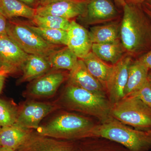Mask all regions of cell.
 Masks as SVG:
<instances>
[{
  "instance_id": "1",
  "label": "cell",
  "mask_w": 151,
  "mask_h": 151,
  "mask_svg": "<svg viewBox=\"0 0 151 151\" xmlns=\"http://www.w3.org/2000/svg\"><path fill=\"white\" fill-rule=\"evenodd\" d=\"M120 39L126 53L136 59L151 49V19L142 4H127L123 7Z\"/></svg>"
},
{
  "instance_id": "2",
  "label": "cell",
  "mask_w": 151,
  "mask_h": 151,
  "mask_svg": "<svg viewBox=\"0 0 151 151\" xmlns=\"http://www.w3.org/2000/svg\"><path fill=\"white\" fill-rule=\"evenodd\" d=\"M63 102L70 110L93 116L104 124L113 119L112 105L107 97L97 95L68 82L63 95Z\"/></svg>"
},
{
  "instance_id": "3",
  "label": "cell",
  "mask_w": 151,
  "mask_h": 151,
  "mask_svg": "<svg viewBox=\"0 0 151 151\" xmlns=\"http://www.w3.org/2000/svg\"><path fill=\"white\" fill-rule=\"evenodd\" d=\"M97 124L87 117L74 113L58 115L46 125L39 127V134L64 140L78 141L91 137Z\"/></svg>"
},
{
  "instance_id": "4",
  "label": "cell",
  "mask_w": 151,
  "mask_h": 151,
  "mask_svg": "<svg viewBox=\"0 0 151 151\" xmlns=\"http://www.w3.org/2000/svg\"><path fill=\"white\" fill-rule=\"evenodd\" d=\"M92 137L108 139L124 146L129 151H149L151 149V133L133 129L113 119L97 124Z\"/></svg>"
},
{
  "instance_id": "5",
  "label": "cell",
  "mask_w": 151,
  "mask_h": 151,
  "mask_svg": "<svg viewBox=\"0 0 151 151\" xmlns=\"http://www.w3.org/2000/svg\"><path fill=\"white\" fill-rule=\"evenodd\" d=\"M111 116L136 129L151 130V108L137 97L128 96L113 104Z\"/></svg>"
},
{
  "instance_id": "6",
  "label": "cell",
  "mask_w": 151,
  "mask_h": 151,
  "mask_svg": "<svg viewBox=\"0 0 151 151\" xmlns=\"http://www.w3.org/2000/svg\"><path fill=\"white\" fill-rule=\"evenodd\" d=\"M7 35L17 45L29 55L48 58L61 46L54 45L45 40L31 29L23 22L9 20Z\"/></svg>"
},
{
  "instance_id": "7",
  "label": "cell",
  "mask_w": 151,
  "mask_h": 151,
  "mask_svg": "<svg viewBox=\"0 0 151 151\" xmlns=\"http://www.w3.org/2000/svg\"><path fill=\"white\" fill-rule=\"evenodd\" d=\"M132 61V57L127 53L113 65V71L105 87L107 97L112 105L125 97L124 90L128 80L129 67Z\"/></svg>"
},
{
  "instance_id": "8",
  "label": "cell",
  "mask_w": 151,
  "mask_h": 151,
  "mask_svg": "<svg viewBox=\"0 0 151 151\" xmlns=\"http://www.w3.org/2000/svg\"><path fill=\"white\" fill-rule=\"evenodd\" d=\"M29 54L7 35L0 36V68L8 74L21 71Z\"/></svg>"
},
{
  "instance_id": "9",
  "label": "cell",
  "mask_w": 151,
  "mask_h": 151,
  "mask_svg": "<svg viewBox=\"0 0 151 151\" xmlns=\"http://www.w3.org/2000/svg\"><path fill=\"white\" fill-rule=\"evenodd\" d=\"M119 15L112 0H89L85 13L77 18L83 24L92 25L114 21Z\"/></svg>"
},
{
  "instance_id": "10",
  "label": "cell",
  "mask_w": 151,
  "mask_h": 151,
  "mask_svg": "<svg viewBox=\"0 0 151 151\" xmlns=\"http://www.w3.org/2000/svg\"><path fill=\"white\" fill-rule=\"evenodd\" d=\"M18 151H79L78 141L58 139L32 132Z\"/></svg>"
},
{
  "instance_id": "11",
  "label": "cell",
  "mask_w": 151,
  "mask_h": 151,
  "mask_svg": "<svg viewBox=\"0 0 151 151\" xmlns=\"http://www.w3.org/2000/svg\"><path fill=\"white\" fill-rule=\"evenodd\" d=\"M89 0H56L36 9V14L52 15L72 20L81 16L86 11Z\"/></svg>"
},
{
  "instance_id": "12",
  "label": "cell",
  "mask_w": 151,
  "mask_h": 151,
  "mask_svg": "<svg viewBox=\"0 0 151 151\" xmlns=\"http://www.w3.org/2000/svg\"><path fill=\"white\" fill-rule=\"evenodd\" d=\"M58 107L50 103L30 102L18 111L16 125L25 129H37L42 120Z\"/></svg>"
},
{
  "instance_id": "13",
  "label": "cell",
  "mask_w": 151,
  "mask_h": 151,
  "mask_svg": "<svg viewBox=\"0 0 151 151\" xmlns=\"http://www.w3.org/2000/svg\"><path fill=\"white\" fill-rule=\"evenodd\" d=\"M67 31L68 47L78 59H82L92 51V43L89 31L75 20L70 21Z\"/></svg>"
},
{
  "instance_id": "14",
  "label": "cell",
  "mask_w": 151,
  "mask_h": 151,
  "mask_svg": "<svg viewBox=\"0 0 151 151\" xmlns=\"http://www.w3.org/2000/svg\"><path fill=\"white\" fill-rule=\"evenodd\" d=\"M68 74L60 70L52 69L34 80L29 89L30 94L36 97H50L55 94L59 86L68 78Z\"/></svg>"
},
{
  "instance_id": "15",
  "label": "cell",
  "mask_w": 151,
  "mask_h": 151,
  "mask_svg": "<svg viewBox=\"0 0 151 151\" xmlns=\"http://www.w3.org/2000/svg\"><path fill=\"white\" fill-rule=\"evenodd\" d=\"M68 82L97 95L107 97L106 90L102 84L88 71L83 60L78 62L68 74Z\"/></svg>"
},
{
  "instance_id": "16",
  "label": "cell",
  "mask_w": 151,
  "mask_h": 151,
  "mask_svg": "<svg viewBox=\"0 0 151 151\" xmlns=\"http://www.w3.org/2000/svg\"><path fill=\"white\" fill-rule=\"evenodd\" d=\"M52 70L48 58L35 55H29L22 71V75L19 83L34 81Z\"/></svg>"
},
{
  "instance_id": "17",
  "label": "cell",
  "mask_w": 151,
  "mask_h": 151,
  "mask_svg": "<svg viewBox=\"0 0 151 151\" xmlns=\"http://www.w3.org/2000/svg\"><path fill=\"white\" fill-rule=\"evenodd\" d=\"M32 132L15 124L3 127L0 131V147L17 150Z\"/></svg>"
},
{
  "instance_id": "18",
  "label": "cell",
  "mask_w": 151,
  "mask_h": 151,
  "mask_svg": "<svg viewBox=\"0 0 151 151\" xmlns=\"http://www.w3.org/2000/svg\"><path fill=\"white\" fill-rule=\"evenodd\" d=\"M150 69L137 58L131 63L129 68L128 80L124 90L125 97L142 88L148 80Z\"/></svg>"
},
{
  "instance_id": "19",
  "label": "cell",
  "mask_w": 151,
  "mask_h": 151,
  "mask_svg": "<svg viewBox=\"0 0 151 151\" xmlns=\"http://www.w3.org/2000/svg\"><path fill=\"white\" fill-rule=\"evenodd\" d=\"M92 51L105 61L115 65L125 55L126 50L121 40L105 43H93Z\"/></svg>"
},
{
  "instance_id": "20",
  "label": "cell",
  "mask_w": 151,
  "mask_h": 151,
  "mask_svg": "<svg viewBox=\"0 0 151 151\" xmlns=\"http://www.w3.org/2000/svg\"><path fill=\"white\" fill-rule=\"evenodd\" d=\"M121 23L118 21L90 28L89 35L92 43L113 42L120 39Z\"/></svg>"
},
{
  "instance_id": "21",
  "label": "cell",
  "mask_w": 151,
  "mask_h": 151,
  "mask_svg": "<svg viewBox=\"0 0 151 151\" xmlns=\"http://www.w3.org/2000/svg\"><path fill=\"white\" fill-rule=\"evenodd\" d=\"M81 60L89 73L102 84L105 89L106 83L113 71V65L107 64L92 51Z\"/></svg>"
},
{
  "instance_id": "22",
  "label": "cell",
  "mask_w": 151,
  "mask_h": 151,
  "mask_svg": "<svg viewBox=\"0 0 151 151\" xmlns=\"http://www.w3.org/2000/svg\"><path fill=\"white\" fill-rule=\"evenodd\" d=\"M0 13L8 20L18 17L32 20L36 14V9L18 0H0Z\"/></svg>"
},
{
  "instance_id": "23",
  "label": "cell",
  "mask_w": 151,
  "mask_h": 151,
  "mask_svg": "<svg viewBox=\"0 0 151 151\" xmlns=\"http://www.w3.org/2000/svg\"><path fill=\"white\" fill-rule=\"evenodd\" d=\"M78 142L79 151H129L118 143L100 137L85 138Z\"/></svg>"
},
{
  "instance_id": "24",
  "label": "cell",
  "mask_w": 151,
  "mask_h": 151,
  "mask_svg": "<svg viewBox=\"0 0 151 151\" xmlns=\"http://www.w3.org/2000/svg\"><path fill=\"white\" fill-rule=\"evenodd\" d=\"M52 70H68L70 71L78 62L77 56L67 46L55 50L48 57Z\"/></svg>"
},
{
  "instance_id": "25",
  "label": "cell",
  "mask_w": 151,
  "mask_h": 151,
  "mask_svg": "<svg viewBox=\"0 0 151 151\" xmlns=\"http://www.w3.org/2000/svg\"><path fill=\"white\" fill-rule=\"evenodd\" d=\"M25 23L28 27L49 43L58 46H67V31L45 28Z\"/></svg>"
},
{
  "instance_id": "26",
  "label": "cell",
  "mask_w": 151,
  "mask_h": 151,
  "mask_svg": "<svg viewBox=\"0 0 151 151\" xmlns=\"http://www.w3.org/2000/svg\"><path fill=\"white\" fill-rule=\"evenodd\" d=\"M32 22L36 26L67 31L70 26L71 20L55 16H40L35 14Z\"/></svg>"
},
{
  "instance_id": "27",
  "label": "cell",
  "mask_w": 151,
  "mask_h": 151,
  "mask_svg": "<svg viewBox=\"0 0 151 151\" xmlns=\"http://www.w3.org/2000/svg\"><path fill=\"white\" fill-rule=\"evenodd\" d=\"M18 111L12 105L0 99V127H9L15 124Z\"/></svg>"
},
{
  "instance_id": "28",
  "label": "cell",
  "mask_w": 151,
  "mask_h": 151,
  "mask_svg": "<svg viewBox=\"0 0 151 151\" xmlns=\"http://www.w3.org/2000/svg\"><path fill=\"white\" fill-rule=\"evenodd\" d=\"M129 96H133L139 98L145 103L146 105L151 108V82L148 79L145 84H144L142 88Z\"/></svg>"
},
{
  "instance_id": "29",
  "label": "cell",
  "mask_w": 151,
  "mask_h": 151,
  "mask_svg": "<svg viewBox=\"0 0 151 151\" xmlns=\"http://www.w3.org/2000/svg\"><path fill=\"white\" fill-rule=\"evenodd\" d=\"M7 19L0 13V36L7 35Z\"/></svg>"
},
{
  "instance_id": "30",
  "label": "cell",
  "mask_w": 151,
  "mask_h": 151,
  "mask_svg": "<svg viewBox=\"0 0 151 151\" xmlns=\"http://www.w3.org/2000/svg\"><path fill=\"white\" fill-rule=\"evenodd\" d=\"M138 59L139 60L150 70L151 69V49Z\"/></svg>"
},
{
  "instance_id": "31",
  "label": "cell",
  "mask_w": 151,
  "mask_h": 151,
  "mask_svg": "<svg viewBox=\"0 0 151 151\" xmlns=\"http://www.w3.org/2000/svg\"><path fill=\"white\" fill-rule=\"evenodd\" d=\"M30 7L36 9L40 5V0H18Z\"/></svg>"
},
{
  "instance_id": "32",
  "label": "cell",
  "mask_w": 151,
  "mask_h": 151,
  "mask_svg": "<svg viewBox=\"0 0 151 151\" xmlns=\"http://www.w3.org/2000/svg\"><path fill=\"white\" fill-rule=\"evenodd\" d=\"M7 74H8L4 70H0V93L2 90L5 79L6 76Z\"/></svg>"
},
{
  "instance_id": "33",
  "label": "cell",
  "mask_w": 151,
  "mask_h": 151,
  "mask_svg": "<svg viewBox=\"0 0 151 151\" xmlns=\"http://www.w3.org/2000/svg\"><path fill=\"white\" fill-rule=\"evenodd\" d=\"M115 4L119 7H122L126 5L125 0H114Z\"/></svg>"
},
{
  "instance_id": "34",
  "label": "cell",
  "mask_w": 151,
  "mask_h": 151,
  "mask_svg": "<svg viewBox=\"0 0 151 151\" xmlns=\"http://www.w3.org/2000/svg\"><path fill=\"white\" fill-rule=\"evenodd\" d=\"M145 0H125L127 4H142Z\"/></svg>"
},
{
  "instance_id": "35",
  "label": "cell",
  "mask_w": 151,
  "mask_h": 151,
  "mask_svg": "<svg viewBox=\"0 0 151 151\" xmlns=\"http://www.w3.org/2000/svg\"><path fill=\"white\" fill-rule=\"evenodd\" d=\"M142 4L151 12V0H145Z\"/></svg>"
},
{
  "instance_id": "36",
  "label": "cell",
  "mask_w": 151,
  "mask_h": 151,
  "mask_svg": "<svg viewBox=\"0 0 151 151\" xmlns=\"http://www.w3.org/2000/svg\"><path fill=\"white\" fill-rule=\"evenodd\" d=\"M56 0H40V6H45L53 2Z\"/></svg>"
},
{
  "instance_id": "37",
  "label": "cell",
  "mask_w": 151,
  "mask_h": 151,
  "mask_svg": "<svg viewBox=\"0 0 151 151\" xmlns=\"http://www.w3.org/2000/svg\"><path fill=\"white\" fill-rule=\"evenodd\" d=\"M142 7L143 9H144V11H145V12L147 14V15L149 17H150V18L151 19V12L150 10H149L146 7H145V6H143L142 4Z\"/></svg>"
},
{
  "instance_id": "38",
  "label": "cell",
  "mask_w": 151,
  "mask_h": 151,
  "mask_svg": "<svg viewBox=\"0 0 151 151\" xmlns=\"http://www.w3.org/2000/svg\"><path fill=\"white\" fill-rule=\"evenodd\" d=\"M0 151H18L15 150H12V149L8 148L5 147H0Z\"/></svg>"
},
{
  "instance_id": "39",
  "label": "cell",
  "mask_w": 151,
  "mask_h": 151,
  "mask_svg": "<svg viewBox=\"0 0 151 151\" xmlns=\"http://www.w3.org/2000/svg\"><path fill=\"white\" fill-rule=\"evenodd\" d=\"M148 79L151 83V69L149 71L148 75Z\"/></svg>"
},
{
  "instance_id": "40",
  "label": "cell",
  "mask_w": 151,
  "mask_h": 151,
  "mask_svg": "<svg viewBox=\"0 0 151 151\" xmlns=\"http://www.w3.org/2000/svg\"><path fill=\"white\" fill-rule=\"evenodd\" d=\"M2 128L1 127H0V131H1V129Z\"/></svg>"
},
{
  "instance_id": "41",
  "label": "cell",
  "mask_w": 151,
  "mask_h": 151,
  "mask_svg": "<svg viewBox=\"0 0 151 151\" xmlns=\"http://www.w3.org/2000/svg\"><path fill=\"white\" fill-rule=\"evenodd\" d=\"M149 132H150V133H151V130H150V131H148Z\"/></svg>"
},
{
  "instance_id": "42",
  "label": "cell",
  "mask_w": 151,
  "mask_h": 151,
  "mask_svg": "<svg viewBox=\"0 0 151 151\" xmlns=\"http://www.w3.org/2000/svg\"><path fill=\"white\" fill-rule=\"evenodd\" d=\"M0 70H1V68H0Z\"/></svg>"
}]
</instances>
